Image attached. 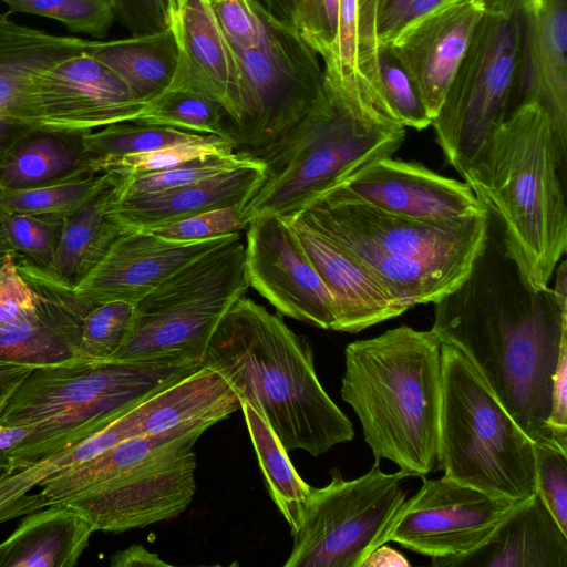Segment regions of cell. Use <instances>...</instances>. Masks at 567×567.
<instances>
[{
	"label": "cell",
	"mask_w": 567,
	"mask_h": 567,
	"mask_svg": "<svg viewBox=\"0 0 567 567\" xmlns=\"http://www.w3.org/2000/svg\"><path fill=\"white\" fill-rule=\"evenodd\" d=\"M436 567H566L567 534L538 493L520 501L472 553L432 558Z\"/></svg>",
	"instance_id": "obj_27"
},
{
	"label": "cell",
	"mask_w": 567,
	"mask_h": 567,
	"mask_svg": "<svg viewBox=\"0 0 567 567\" xmlns=\"http://www.w3.org/2000/svg\"><path fill=\"white\" fill-rule=\"evenodd\" d=\"M536 492L567 534V452L555 442H534Z\"/></svg>",
	"instance_id": "obj_43"
},
{
	"label": "cell",
	"mask_w": 567,
	"mask_h": 567,
	"mask_svg": "<svg viewBox=\"0 0 567 567\" xmlns=\"http://www.w3.org/2000/svg\"><path fill=\"white\" fill-rule=\"evenodd\" d=\"M318 197L362 203L394 215L431 221L487 212L466 182L391 157L365 165Z\"/></svg>",
	"instance_id": "obj_16"
},
{
	"label": "cell",
	"mask_w": 567,
	"mask_h": 567,
	"mask_svg": "<svg viewBox=\"0 0 567 567\" xmlns=\"http://www.w3.org/2000/svg\"><path fill=\"white\" fill-rule=\"evenodd\" d=\"M94 532L72 506L49 505L25 515L0 543V567H73Z\"/></svg>",
	"instance_id": "obj_29"
},
{
	"label": "cell",
	"mask_w": 567,
	"mask_h": 567,
	"mask_svg": "<svg viewBox=\"0 0 567 567\" xmlns=\"http://www.w3.org/2000/svg\"><path fill=\"white\" fill-rule=\"evenodd\" d=\"M249 158L244 151H233L197 158L164 171L132 173L123 169V176L115 187V195L155 193L184 186L231 171Z\"/></svg>",
	"instance_id": "obj_37"
},
{
	"label": "cell",
	"mask_w": 567,
	"mask_h": 567,
	"mask_svg": "<svg viewBox=\"0 0 567 567\" xmlns=\"http://www.w3.org/2000/svg\"><path fill=\"white\" fill-rule=\"evenodd\" d=\"M240 205L207 210L188 218L146 229L168 240L194 241L240 233L246 228Z\"/></svg>",
	"instance_id": "obj_44"
},
{
	"label": "cell",
	"mask_w": 567,
	"mask_h": 567,
	"mask_svg": "<svg viewBox=\"0 0 567 567\" xmlns=\"http://www.w3.org/2000/svg\"><path fill=\"white\" fill-rule=\"evenodd\" d=\"M220 140H224V137L168 126L144 124L136 121L109 124L89 131L83 136L84 147L92 158V163L105 158L156 151L177 144L208 143Z\"/></svg>",
	"instance_id": "obj_34"
},
{
	"label": "cell",
	"mask_w": 567,
	"mask_h": 567,
	"mask_svg": "<svg viewBox=\"0 0 567 567\" xmlns=\"http://www.w3.org/2000/svg\"><path fill=\"white\" fill-rule=\"evenodd\" d=\"M8 14L9 13H0V21L4 20L6 18H8Z\"/></svg>",
	"instance_id": "obj_59"
},
{
	"label": "cell",
	"mask_w": 567,
	"mask_h": 567,
	"mask_svg": "<svg viewBox=\"0 0 567 567\" xmlns=\"http://www.w3.org/2000/svg\"><path fill=\"white\" fill-rule=\"evenodd\" d=\"M212 1H214V0H212Z\"/></svg>",
	"instance_id": "obj_60"
},
{
	"label": "cell",
	"mask_w": 567,
	"mask_h": 567,
	"mask_svg": "<svg viewBox=\"0 0 567 567\" xmlns=\"http://www.w3.org/2000/svg\"><path fill=\"white\" fill-rule=\"evenodd\" d=\"M240 410L270 497L292 535L302 525L311 486L300 477L267 421L247 402H241Z\"/></svg>",
	"instance_id": "obj_33"
},
{
	"label": "cell",
	"mask_w": 567,
	"mask_h": 567,
	"mask_svg": "<svg viewBox=\"0 0 567 567\" xmlns=\"http://www.w3.org/2000/svg\"><path fill=\"white\" fill-rule=\"evenodd\" d=\"M85 133L31 130L1 161L0 188H31L96 173L84 147Z\"/></svg>",
	"instance_id": "obj_30"
},
{
	"label": "cell",
	"mask_w": 567,
	"mask_h": 567,
	"mask_svg": "<svg viewBox=\"0 0 567 567\" xmlns=\"http://www.w3.org/2000/svg\"><path fill=\"white\" fill-rule=\"evenodd\" d=\"M484 3L485 12L431 124L436 143L461 176L518 105L523 50L517 12L507 0Z\"/></svg>",
	"instance_id": "obj_10"
},
{
	"label": "cell",
	"mask_w": 567,
	"mask_h": 567,
	"mask_svg": "<svg viewBox=\"0 0 567 567\" xmlns=\"http://www.w3.org/2000/svg\"><path fill=\"white\" fill-rule=\"evenodd\" d=\"M339 3L340 0H299L296 7L295 27L322 60L334 42Z\"/></svg>",
	"instance_id": "obj_46"
},
{
	"label": "cell",
	"mask_w": 567,
	"mask_h": 567,
	"mask_svg": "<svg viewBox=\"0 0 567 567\" xmlns=\"http://www.w3.org/2000/svg\"><path fill=\"white\" fill-rule=\"evenodd\" d=\"M484 12V0H445L399 29L385 47L432 121Z\"/></svg>",
	"instance_id": "obj_18"
},
{
	"label": "cell",
	"mask_w": 567,
	"mask_h": 567,
	"mask_svg": "<svg viewBox=\"0 0 567 567\" xmlns=\"http://www.w3.org/2000/svg\"><path fill=\"white\" fill-rule=\"evenodd\" d=\"M115 18L132 34L161 31L167 28L165 0H111Z\"/></svg>",
	"instance_id": "obj_48"
},
{
	"label": "cell",
	"mask_w": 567,
	"mask_h": 567,
	"mask_svg": "<svg viewBox=\"0 0 567 567\" xmlns=\"http://www.w3.org/2000/svg\"><path fill=\"white\" fill-rule=\"evenodd\" d=\"M196 455L187 447L134 467L65 504L95 532L122 533L182 514L196 492Z\"/></svg>",
	"instance_id": "obj_14"
},
{
	"label": "cell",
	"mask_w": 567,
	"mask_h": 567,
	"mask_svg": "<svg viewBox=\"0 0 567 567\" xmlns=\"http://www.w3.org/2000/svg\"><path fill=\"white\" fill-rule=\"evenodd\" d=\"M432 331L457 348L533 442L548 429L553 377L567 343V306L535 289L489 213L485 244L466 278L433 302Z\"/></svg>",
	"instance_id": "obj_1"
},
{
	"label": "cell",
	"mask_w": 567,
	"mask_h": 567,
	"mask_svg": "<svg viewBox=\"0 0 567 567\" xmlns=\"http://www.w3.org/2000/svg\"><path fill=\"white\" fill-rule=\"evenodd\" d=\"M240 409L241 401L229 382L202 364L133 405L134 436L205 432Z\"/></svg>",
	"instance_id": "obj_25"
},
{
	"label": "cell",
	"mask_w": 567,
	"mask_h": 567,
	"mask_svg": "<svg viewBox=\"0 0 567 567\" xmlns=\"http://www.w3.org/2000/svg\"><path fill=\"white\" fill-rule=\"evenodd\" d=\"M380 69L386 103L393 117L404 127L422 131L432 124L409 75L388 48L381 49Z\"/></svg>",
	"instance_id": "obj_42"
},
{
	"label": "cell",
	"mask_w": 567,
	"mask_h": 567,
	"mask_svg": "<svg viewBox=\"0 0 567 567\" xmlns=\"http://www.w3.org/2000/svg\"><path fill=\"white\" fill-rule=\"evenodd\" d=\"M557 279L555 284V288H553L557 299L567 306V278H566V261H561L560 265H557Z\"/></svg>",
	"instance_id": "obj_56"
},
{
	"label": "cell",
	"mask_w": 567,
	"mask_h": 567,
	"mask_svg": "<svg viewBox=\"0 0 567 567\" xmlns=\"http://www.w3.org/2000/svg\"><path fill=\"white\" fill-rule=\"evenodd\" d=\"M406 127L390 115L359 106L326 78L307 114L279 141L244 151L265 165L259 186L240 207L247 227L265 216L289 218L365 165L391 157Z\"/></svg>",
	"instance_id": "obj_6"
},
{
	"label": "cell",
	"mask_w": 567,
	"mask_h": 567,
	"mask_svg": "<svg viewBox=\"0 0 567 567\" xmlns=\"http://www.w3.org/2000/svg\"><path fill=\"white\" fill-rule=\"evenodd\" d=\"M34 300L31 282L18 269L11 256L0 270V326L32 308Z\"/></svg>",
	"instance_id": "obj_47"
},
{
	"label": "cell",
	"mask_w": 567,
	"mask_h": 567,
	"mask_svg": "<svg viewBox=\"0 0 567 567\" xmlns=\"http://www.w3.org/2000/svg\"><path fill=\"white\" fill-rule=\"evenodd\" d=\"M35 365L0 360V415L9 399Z\"/></svg>",
	"instance_id": "obj_51"
},
{
	"label": "cell",
	"mask_w": 567,
	"mask_h": 567,
	"mask_svg": "<svg viewBox=\"0 0 567 567\" xmlns=\"http://www.w3.org/2000/svg\"><path fill=\"white\" fill-rule=\"evenodd\" d=\"M236 150L230 140L208 143L177 144L156 151L105 158L92 163L95 172L126 169L132 173H150L173 168L181 164Z\"/></svg>",
	"instance_id": "obj_41"
},
{
	"label": "cell",
	"mask_w": 567,
	"mask_h": 567,
	"mask_svg": "<svg viewBox=\"0 0 567 567\" xmlns=\"http://www.w3.org/2000/svg\"><path fill=\"white\" fill-rule=\"evenodd\" d=\"M411 0H379V34L381 47L385 48L394 34L400 17Z\"/></svg>",
	"instance_id": "obj_52"
},
{
	"label": "cell",
	"mask_w": 567,
	"mask_h": 567,
	"mask_svg": "<svg viewBox=\"0 0 567 567\" xmlns=\"http://www.w3.org/2000/svg\"><path fill=\"white\" fill-rule=\"evenodd\" d=\"M93 42L23 27L9 18L0 21V123L41 128L32 97L35 76L89 51Z\"/></svg>",
	"instance_id": "obj_28"
},
{
	"label": "cell",
	"mask_w": 567,
	"mask_h": 567,
	"mask_svg": "<svg viewBox=\"0 0 567 567\" xmlns=\"http://www.w3.org/2000/svg\"><path fill=\"white\" fill-rule=\"evenodd\" d=\"M439 467L484 493L525 499L536 493L533 440L464 354L441 344Z\"/></svg>",
	"instance_id": "obj_8"
},
{
	"label": "cell",
	"mask_w": 567,
	"mask_h": 567,
	"mask_svg": "<svg viewBox=\"0 0 567 567\" xmlns=\"http://www.w3.org/2000/svg\"><path fill=\"white\" fill-rule=\"evenodd\" d=\"M410 561L398 550L385 544L372 550L361 567H410Z\"/></svg>",
	"instance_id": "obj_53"
},
{
	"label": "cell",
	"mask_w": 567,
	"mask_h": 567,
	"mask_svg": "<svg viewBox=\"0 0 567 567\" xmlns=\"http://www.w3.org/2000/svg\"><path fill=\"white\" fill-rule=\"evenodd\" d=\"M523 499L484 493L446 476L423 478L403 503L388 542L431 558L472 553Z\"/></svg>",
	"instance_id": "obj_13"
},
{
	"label": "cell",
	"mask_w": 567,
	"mask_h": 567,
	"mask_svg": "<svg viewBox=\"0 0 567 567\" xmlns=\"http://www.w3.org/2000/svg\"><path fill=\"white\" fill-rule=\"evenodd\" d=\"M10 472V463L8 456L0 450V477Z\"/></svg>",
	"instance_id": "obj_58"
},
{
	"label": "cell",
	"mask_w": 567,
	"mask_h": 567,
	"mask_svg": "<svg viewBox=\"0 0 567 567\" xmlns=\"http://www.w3.org/2000/svg\"><path fill=\"white\" fill-rule=\"evenodd\" d=\"M32 97L41 128L56 131L87 132L134 121L145 104L134 97L115 71L89 51L39 73Z\"/></svg>",
	"instance_id": "obj_17"
},
{
	"label": "cell",
	"mask_w": 567,
	"mask_h": 567,
	"mask_svg": "<svg viewBox=\"0 0 567 567\" xmlns=\"http://www.w3.org/2000/svg\"><path fill=\"white\" fill-rule=\"evenodd\" d=\"M13 254L51 269L62 237L66 215L0 212Z\"/></svg>",
	"instance_id": "obj_39"
},
{
	"label": "cell",
	"mask_w": 567,
	"mask_h": 567,
	"mask_svg": "<svg viewBox=\"0 0 567 567\" xmlns=\"http://www.w3.org/2000/svg\"><path fill=\"white\" fill-rule=\"evenodd\" d=\"M18 269L29 279L32 308L0 326V360L35 367L80 358L82 319L92 303L51 270L13 254Z\"/></svg>",
	"instance_id": "obj_19"
},
{
	"label": "cell",
	"mask_w": 567,
	"mask_h": 567,
	"mask_svg": "<svg viewBox=\"0 0 567 567\" xmlns=\"http://www.w3.org/2000/svg\"><path fill=\"white\" fill-rule=\"evenodd\" d=\"M120 173V169H109L38 187L0 188V212L69 215L115 181Z\"/></svg>",
	"instance_id": "obj_36"
},
{
	"label": "cell",
	"mask_w": 567,
	"mask_h": 567,
	"mask_svg": "<svg viewBox=\"0 0 567 567\" xmlns=\"http://www.w3.org/2000/svg\"><path fill=\"white\" fill-rule=\"evenodd\" d=\"M443 1L445 0H411L400 17L395 32L410 21L433 9Z\"/></svg>",
	"instance_id": "obj_55"
},
{
	"label": "cell",
	"mask_w": 567,
	"mask_h": 567,
	"mask_svg": "<svg viewBox=\"0 0 567 567\" xmlns=\"http://www.w3.org/2000/svg\"><path fill=\"white\" fill-rule=\"evenodd\" d=\"M200 365L76 358L35 367L0 415L1 429L21 430L20 440L3 450L10 472L82 441L148 394Z\"/></svg>",
	"instance_id": "obj_7"
},
{
	"label": "cell",
	"mask_w": 567,
	"mask_h": 567,
	"mask_svg": "<svg viewBox=\"0 0 567 567\" xmlns=\"http://www.w3.org/2000/svg\"><path fill=\"white\" fill-rule=\"evenodd\" d=\"M248 287L245 241L236 233L135 302L111 361L203 364L215 330Z\"/></svg>",
	"instance_id": "obj_9"
},
{
	"label": "cell",
	"mask_w": 567,
	"mask_h": 567,
	"mask_svg": "<svg viewBox=\"0 0 567 567\" xmlns=\"http://www.w3.org/2000/svg\"><path fill=\"white\" fill-rule=\"evenodd\" d=\"M249 156L231 171L162 192L117 196L115 186L107 212L124 228L146 230L207 210L241 206L259 186L265 171L260 159Z\"/></svg>",
	"instance_id": "obj_24"
},
{
	"label": "cell",
	"mask_w": 567,
	"mask_h": 567,
	"mask_svg": "<svg viewBox=\"0 0 567 567\" xmlns=\"http://www.w3.org/2000/svg\"><path fill=\"white\" fill-rule=\"evenodd\" d=\"M293 216L357 258L406 310L437 301L466 278L489 225L488 209L431 221L324 197Z\"/></svg>",
	"instance_id": "obj_5"
},
{
	"label": "cell",
	"mask_w": 567,
	"mask_h": 567,
	"mask_svg": "<svg viewBox=\"0 0 567 567\" xmlns=\"http://www.w3.org/2000/svg\"><path fill=\"white\" fill-rule=\"evenodd\" d=\"M567 142L537 101L520 102L462 177L499 221L530 286L549 287L567 247Z\"/></svg>",
	"instance_id": "obj_3"
},
{
	"label": "cell",
	"mask_w": 567,
	"mask_h": 567,
	"mask_svg": "<svg viewBox=\"0 0 567 567\" xmlns=\"http://www.w3.org/2000/svg\"><path fill=\"white\" fill-rule=\"evenodd\" d=\"M548 429L553 441L567 452V343L561 348L553 377Z\"/></svg>",
	"instance_id": "obj_49"
},
{
	"label": "cell",
	"mask_w": 567,
	"mask_h": 567,
	"mask_svg": "<svg viewBox=\"0 0 567 567\" xmlns=\"http://www.w3.org/2000/svg\"><path fill=\"white\" fill-rule=\"evenodd\" d=\"M522 33L518 104L539 102L567 142V0H507Z\"/></svg>",
	"instance_id": "obj_22"
},
{
	"label": "cell",
	"mask_w": 567,
	"mask_h": 567,
	"mask_svg": "<svg viewBox=\"0 0 567 567\" xmlns=\"http://www.w3.org/2000/svg\"><path fill=\"white\" fill-rule=\"evenodd\" d=\"M13 255L12 247L7 238L6 230L3 227L1 214H0V270L4 266V264L11 258Z\"/></svg>",
	"instance_id": "obj_57"
},
{
	"label": "cell",
	"mask_w": 567,
	"mask_h": 567,
	"mask_svg": "<svg viewBox=\"0 0 567 567\" xmlns=\"http://www.w3.org/2000/svg\"><path fill=\"white\" fill-rule=\"evenodd\" d=\"M233 235L176 241L150 230L126 228L75 287V292L92 305L114 300L135 303L178 269Z\"/></svg>",
	"instance_id": "obj_20"
},
{
	"label": "cell",
	"mask_w": 567,
	"mask_h": 567,
	"mask_svg": "<svg viewBox=\"0 0 567 567\" xmlns=\"http://www.w3.org/2000/svg\"><path fill=\"white\" fill-rule=\"evenodd\" d=\"M282 219L296 233L332 298L334 331L357 333L406 311L357 258L299 217Z\"/></svg>",
	"instance_id": "obj_23"
},
{
	"label": "cell",
	"mask_w": 567,
	"mask_h": 567,
	"mask_svg": "<svg viewBox=\"0 0 567 567\" xmlns=\"http://www.w3.org/2000/svg\"><path fill=\"white\" fill-rule=\"evenodd\" d=\"M212 3L234 49H250L260 42L265 24L259 0H214Z\"/></svg>",
	"instance_id": "obj_45"
},
{
	"label": "cell",
	"mask_w": 567,
	"mask_h": 567,
	"mask_svg": "<svg viewBox=\"0 0 567 567\" xmlns=\"http://www.w3.org/2000/svg\"><path fill=\"white\" fill-rule=\"evenodd\" d=\"M247 226L249 286L280 315L334 330L332 298L291 226L279 216L257 218Z\"/></svg>",
	"instance_id": "obj_15"
},
{
	"label": "cell",
	"mask_w": 567,
	"mask_h": 567,
	"mask_svg": "<svg viewBox=\"0 0 567 567\" xmlns=\"http://www.w3.org/2000/svg\"><path fill=\"white\" fill-rule=\"evenodd\" d=\"M275 18L295 24V11L299 0H259Z\"/></svg>",
	"instance_id": "obj_54"
},
{
	"label": "cell",
	"mask_w": 567,
	"mask_h": 567,
	"mask_svg": "<svg viewBox=\"0 0 567 567\" xmlns=\"http://www.w3.org/2000/svg\"><path fill=\"white\" fill-rule=\"evenodd\" d=\"M135 303L124 300L92 305L82 319L80 358L111 361L130 330Z\"/></svg>",
	"instance_id": "obj_38"
},
{
	"label": "cell",
	"mask_w": 567,
	"mask_h": 567,
	"mask_svg": "<svg viewBox=\"0 0 567 567\" xmlns=\"http://www.w3.org/2000/svg\"><path fill=\"white\" fill-rule=\"evenodd\" d=\"M441 344L432 330L400 326L344 350L342 400L375 460L411 476L439 466Z\"/></svg>",
	"instance_id": "obj_4"
},
{
	"label": "cell",
	"mask_w": 567,
	"mask_h": 567,
	"mask_svg": "<svg viewBox=\"0 0 567 567\" xmlns=\"http://www.w3.org/2000/svg\"><path fill=\"white\" fill-rule=\"evenodd\" d=\"M265 31L250 49H234L239 69V101L230 123L239 151H258L284 137L311 109L323 84L319 55L295 24L262 6Z\"/></svg>",
	"instance_id": "obj_11"
},
{
	"label": "cell",
	"mask_w": 567,
	"mask_h": 567,
	"mask_svg": "<svg viewBox=\"0 0 567 567\" xmlns=\"http://www.w3.org/2000/svg\"><path fill=\"white\" fill-rule=\"evenodd\" d=\"M202 363L229 382L288 452L319 456L354 436L352 423L318 379L309 340L251 299L241 297L228 310Z\"/></svg>",
	"instance_id": "obj_2"
},
{
	"label": "cell",
	"mask_w": 567,
	"mask_h": 567,
	"mask_svg": "<svg viewBox=\"0 0 567 567\" xmlns=\"http://www.w3.org/2000/svg\"><path fill=\"white\" fill-rule=\"evenodd\" d=\"M378 12L379 0H340L334 42L322 60L323 74L354 104L393 117L381 78Z\"/></svg>",
	"instance_id": "obj_26"
},
{
	"label": "cell",
	"mask_w": 567,
	"mask_h": 567,
	"mask_svg": "<svg viewBox=\"0 0 567 567\" xmlns=\"http://www.w3.org/2000/svg\"><path fill=\"white\" fill-rule=\"evenodd\" d=\"M330 476L326 486H311L285 567H361L372 550L388 543L411 475L384 473L375 460L358 478L344 480L338 468Z\"/></svg>",
	"instance_id": "obj_12"
},
{
	"label": "cell",
	"mask_w": 567,
	"mask_h": 567,
	"mask_svg": "<svg viewBox=\"0 0 567 567\" xmlns=\"http://www.w3.org/2000/svg\"><path fill=\"white\" fill-rule=\"evenodd\" d=\"M10 12L42 16L63 23L74 33L104 38L115 18L111 0H0Z\"/></svg>",
	"instance_id": "obj_40"
},
{
	"label": "cell",
	"mask_w": 567,
	"mask_h": 567,
	"mask_svg": "<svg viewBox=\"0 0 567 567\" xmlns=\"http://www.w3.org/2000/svg\"><path fill=\"white\" fill-rule=\"evenodd\" d=\"M89 53L115 71L143 103L167 90L177 66L169 28L110 41H94Z\"/></svg>",
	"instance_id": "obj_31"
},
{
	"label": "cell",
	"mask_w": 567,
	"mask_h": 567,
	"mask_svg": "<svg viewBox=\"0 0 567 567\" xmlns=\"http://www.w3.org/2000/svg\"><path fill=\"white\" fill-rule=\"evenodd\" d=\"M134 121L233 141L224 109L216 101L192 91L165 90L147 101Z\"/></svg>",
	"instance_id": "obj_35"
},
{
	"label": "cell",
	"mask_w": 567,
	"mask_h": 567,
	"mask_svg": "<svg viewBox=\"0 0 567 567\" xmlns=\"http://www.w3.org/2000/svg\"><path fill=\"white\" fill-rule=\"evenodd\" d=\"M112 567H171L156 553L145 548L143 545H131L125 549L114 553L110 558Z\"/></svg>",
	"instance_id": "obj_50"
},
{
	"label": "cell",
	"mask_w": 567,
	"mask_h": 567,
	"mask_svg": "<svg viewBox=\"0 0 567 567\" xmlns=\"http://www.w3.org/2000/svg\"><path fill=\"white\" fill-rule=\"evenodd\" d=\"M165 3L167 27L177 48V66L168 89L192 91L216 101L230 125L238 109L239 69L212 0Z\"/></svg>",
	"instance_id": "obj_21"
},
{
	"label": "cell",
	"mask_w": 567,
	"mask_h": 567,
	"mask_svg": "<svg viewBox=\"0 0 567 567\" xmlns=\"http://www.w3.org/2000/svg\"><path fill=\"white\" fill-rule=\"evenodd\" d=\"M120 171L115 181L65 216L62 237L50 270L74 289L126 230L107 212L114 187L123 175V169Z\"/></svg>",
	"instance_id": "obj_32"
}]
</instances>
